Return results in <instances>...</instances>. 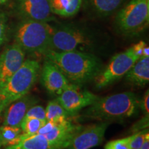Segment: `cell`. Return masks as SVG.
I'll return each mask as SVG.
<instances>
[{"label":"cell","mask_w":149,"mask_h":149,"mask_svg":"<svg viewBox=\"0 0 149 149\" xmlns=\"http://www.w3.org/2000/svg\"><path fill=\"white\" fill-rule=\"evenodd\" d=\"M140 149H149V134L146 135Z\"/></svg>","instance_id":"f1b7e54d"},{"label":"cell","mask_w":149,"mask_h":149,"mask_svg":"<svg viewBox=\"0 0 149 149\" xmlns=\"http://www.w3.org/2000/svg\"><path fill=\"white\" fill-rule=\"evenodd\" d=\"M81 128L69 120V118L55 122V126L51 132L44 135L48 140L59 142H70V139Z\"/></svg>","instance_id":"9a60e30c"},{"label":"cell","mask_w":149,"mask_h":149,"mask_svg":"<svg viewBox=\"0 0 149 149\" xmlns=\"http://www.w3.org/2000/svg\"><path fill=\"white\" fill-rule=\"evenodd\" d=\"M40 70V64L36 59H25L15 73L0 88V103L3 110L29 93L36 82Z\"/></svg>","instance_id":"277c9868"},{"label":"cell","mask_w":149,"mask_h":149,"mask_svg":"<svg viewBox=\"0 0 149 149\" xmlns=\"http://www.w3.org/2000/svg\"><path fill=\"white\" fill-rule=\"evenodd\" d=\"M126 79L134 85L143 86L149 81V57H141L126 74Z\"/></svg>","instance_id":"2e32d148"},{"label":"cell","mask_w":149,"mask_h":149,"mask_svg":"<svg viewBox=\"0 0 149 149\" xmlns=\"http://www.w3.org/2000/svg\"><path fill=\"white\" fill-rule=\"evenodd\" d=\"M44 57L61 70L70 84L79 86L94 79L102 68L98 57L88 52L51 50Z\"/></svg>","instance_id":"6da1fadb"},{"label":"cell","mask_w":149,"mask_h":149,"mask_svg":"<svg viewBox=\"0 0 149 149\" xmlns=\"http://www.w3.org/2000/svg\"><path fill=\"white\" fill-rule=\"evenodd\" d=\"M1 146H2V139H1V133H0V148H1Z\"/></svg>","instance_id":"d6a6232c"},{"label":"cell","mask_w":149,"mask_h":149,"mask_svg":"<svg viewBox=\"0 0 149 149\" xmlns=\"http://www.w3.org/2000/svg\"><path fill=\"white\" fill-rule=\"evenodd\" d=\"M146 46V44L144 42V41H140V42H139L138 43H137L135 45L132 46V48H133V51L135 52L136 55L140 58L141 56H142L143 49H144V48Z\"/></svg>","instance_id":"83f0119b"},{"label":"cell","mask_w":149,"mask_h":149,"mask_svg":"<svg viewBox=\"0 0 149 149\" xmlns=\"http://www.w3.org/2000/svg\"><path fill=\"white\" fill-rule=\"evenodd\" d=\"M149 23V0H130L115 17L119 32L131 36L142 32Z\"/></svg>","instance_id":"8992f818"},{"label":"cell","mask_w":149,"mask_h":149,"mask_svg":"<svg viewBox=\"0 0 149 149\" xmlns=\"http://www.w3.org/2000/svg\"><path fill=\"white\" fill-rule=\"evenodd\" d=\"M53 26L47 22L21 19L13 31L14 42L25 53L44 56L51 51Z\"/></svg>","instance_id":"3957f363"},{"label":"cell","mask_w":149,"mask_h":149,"mask_svg":"<svg viewBox=\"0 0 149 149\" xmlns=\"http://www.w3.org/2000/svg\"><path fill=\"white\" fill-rule=\"evenodd\" d=\"M93 43L94 40L91 35L82 28L72 24H61L53 26L51 51L85 52L91 48Z\"/></svg>","instance_id":"5b68a950"},{"label":"cell","mask_w":149,"mask_h":149,"mask_svg":"<svg viewBox=\"0 0 149 149\" xmlns=\"http://www.w3.org/2000/svg\"><path fill=\"white\" fill-rule=\"evenodd\" d=\"M107 123L93 124L80 128L70 139L68 149H90L101 144L104 140Z\"/></svg>","instance_id":"8fae6325"},{"label":"cell","mask_w":149,"mask_h":149,"mask_svg":"<svg viewBox=\"0 0 149 149\" xmlns=\"http://www.w3.org/2000/svg\"><path fill=\"white\" fill-rule=\"evenodd\" d=\"M69 143L48 140L44 135L36 134L22 139L17 144L6 146L4 149H65Z\"/></svg>","instance_id":"5bb4252c"},{"label":"cell","mask_w":149,"mask_h":149,"mask_svg":"<svg viewBox=\"0 0 149 149\" xmlns=\"http://www.w3.org/2000/svg\"><path fill=\"white\" fill-rule=\"evenodd\" d=\"M28 117H33L41 120L46 121L45 109L42 106L35 104L32 107L30 108L24 118H28Z\"/></svg>","instance_id":"603a6c76"},{"label":"cell","mask_w":149,"mask_h":149,"mask_svg":"<svg viewBox=\"0 0 149 149\" xmlns=\"http://www.w3.org/2000/svg\"><path fill=\"white\" fill-rule=\"evenodd\" d=\"M37 102L36 98L28 94L12 102L3 110V125L20 127L27 111Z\"/></svg>","instance_id":"4fadbf2b"},{"label":"cell","mask_w":149,"mask_h":149,"mask_svg":"<svg viewBox=\"0 0 149 149\" xmlns=\"http://www.w3.org/2000/svg\"><path fill=\"white\" fill-rule=\"evenodd\" d=\"M148 134V129L142 130L139 133L130 136L129 145L131 149H140L146 135Z\"/></svg>","instance_id":"7402d4cb"},{"label":"cell","mask_w":149,"mask_h":149,"mask_svg":"<svg viewBox=\"0 0 149 149\" xmlns=\"http://www.w3.org/2000/svg\"><path fill=\"white\" fill-rule=\"evenodd\" d=\"M51 13L63 17L77 15L83 4V0H48Z\"/></svg>","instance_id":"ac0fdd59"},{"label":"cell","mask_w":149,"mask_h":149,"mask_svg":"<svg viewBox=\"0 0 149 149\" xmlns=\"http://www.w3.org/2000/svg\"><path fill=\"white\" fill-rule=\"evenodd\" d=\"M41 82L48 92L57 95L73 86L61 70L47 59H45L41 70Z\"/></svg>","instance_id":"7c38bea8"},{"label":"cell","mask_w":149,"mask_h":149,"mask_svg":"<svg viewBox=\"0 0 149 149\" xmlns=\"http://www.w3.org/2000/svg\"><path fill=\"white\" fill-rule=\"evenodd\" d=\"M141 57H149V47L147 45L143 49Z\"/></svg>","instance_id":"f546056e"},{"label":"cell","mask_w":149,"mask_h":149,"mask_svg":"<svg viewBox=\"0 0 149 149\" xmlns=\"http://www.w3.org/2000/svg\"><path fill=\"white\" fill-rule=\"evenodd\" d=\"M46 122V121L41 120L33 117L24 118L20 126L22 131L21 140L32 135H36L40 128L45 124Z\"/></svg>","instance_id":"44dd1931"},{"label":"cell","mask_w":149,"mask_h":149,"mask_svg":"<svg viewBox=\"0 0 149 149\" xmlns=\"http://www.w3.org/2000/svg\"><path fill=\"white\" fill-rule=\"evenodd\" d=\"M25 56L24 50L15 42L3 50L0 55V88L22 66Z\"/></svg>","instance_id":"30bf717a"},{"label":"cell","mask_w":149,"mask_h":149,"mask_svg":"<svg viewBox=\"0 0 149 149\" xmlns=\"http://www.w3.org/2000/svg\"><path fill=\"white\" fill-rule=\"evenodd\" d=\"M139 107H141V109L144 112L145 116H148L149 114V91H147L145 93L144 97H143L142 100L141 101V103H139Z\"/></svg>","instance_id":"484cf974"},{"label":"cell","mask_w":149,"mask_h":149,"mask_svg":"<svg viewBox=\"0 0 149 149\" xmlns=\"http://www.w3.org/2000/svg\"><path fill=\"white\" fill-rule=\"evenodd\" d=\"M8 17L3 11L0 10V46L4 44L7 38Z\"/></svg>","instance_id":"cb8c5ba5"},{"label":"cell","mask_w":149,"mask_h":149,"mask_svg":"<svg viewBox=\"0 0 149 149\" xmlns=\"http://www.w3.org/2000/svg\"><path fill=\"white\" fill-rule=\"evenodd\" d=\"M3 111V109L2 107V106H1V103H0V117H1V113Z\"/></svg>","instance_id":"1f68e13d"},{"label":"cell","mask_w":149,"mask_h":149,"mask_svg":"<svg viewBox=\"0 0 149 149\" xmlns=\"http://www.w3.org/2000/svg\"><path fill=\"white\" fill-rule=\"evenodd\" d=\"M98 98L90 91L81 90L79 86L73 85L59 95L56 100L72 117L84 108L92 105Z\"/></svg>","instance_id":"9c48e42d"},{"label":"cell","mask_w":149,"mask_h":149,"mask_svg":"<svg viewBox=\"0 0 149 149\" xmlns=\"http://www.w3.org/2000/svg\"><path fill=\"white\" fill-rule=\"evenodd\" d=\"M139 103L132 92L99 97L84 112V116L97 120H120L132 116Z\"/></svg>","instance_id":"7a4b0ae2"},{"label":"cell","mask_w":149,"mask_h":149,"mask_svg":"<svg viewBox=\"0 0 149 149\" xmlns=\"http://www.w3.org/2000/svg\"><path fill=\"white\" fill-rule=\"evenodd\" d=\"M0 133L3 146H12L21 141L22 131L20 127L3 125L0 127Z\"/></svg>","instance_id":"ffe728a7"},{"label":"cell","mask_w":149,"mask_h":149,"mask_svg":"<svg viewBox=\"0 0 149 149\" xmlns=\"http://www.w3.org/2000/svg\"><path fill=\"white\" fill-rule=\"evenodd\" d=\"M55 122H52V121L46 120L45 124H44V125L40 128V130H38V132H37V134H38V135H46V134H47L49 133V132H51V130L53 129V128L55 127Z\"/></svg>","instance_id":"4316f807"},{"label":"cell","mask_w":149,"mask_h":149,"mask_svg":"<svg viewBox=\"0 0 149 149\" xmlns=\"http://www.w3.org/2000/svg\"><path fill=\"white\" fill-rule=\"evenodd\" d=\"M9 1H10V0H0V6L5 4V3L8 2Z\"/></svg>","instance_id":"4dcf8cb0"},{"label":"cell","mask_w":149,"mask_h":149,"mask_svg":"<svg viewBox=\"0 0 149 149\" xmlns=\"http://www.w3.org/2000/svg\"><path fill=\"white\" fill-rule=\"evenodd\" d=\"M129 137L109 141L105 146V149H131L129 145Z\"/></svg>","instance_id":"d4e9b609"},{"label":"cell","mask_w":149,"mask_h":149,"mask_svg":"<svg viewBox=\"0 0 149 149\" xmlns=\"http://www.w3.org/2000/svg\"><path fill=\"white\" fill-rule=\"evenodd\" d=\"M139 59L132 47L115 55L112 57L109 64L102 68L93 79L96 88H104L120 79L127 73Z\"/></svg>","instance_id":"52a82bcc"},{"label":"cell","mask_w":149,"mask_h":149,"mask_svg":"<svg viewBox=\"0 0 149 149\" xmlns=\"http://www.w3.org/2000/svg\"><path fill=\"white\" fill-rule=\"evenodd\" d=\"M13 8L21 19L47 23L55 20L48 0H14Z\"/></svg>","instance_id":"ba28073f"},{"label":"cell","mask_w":149,"mask_h":149,"mask_svg":"<svg viewBox=\"0 0 149 149\" xmlns=\"http://www.w3.org/2000/svg\"><path fill=\"white\" fill-rule=\"evenodd\" d=\"M45 111L47 121L59 122L71 117L57 100H52L48 102Z\"/></svg>","instance_id":"d6986e66"},{"label":"cell","mask_w":149,"mask_h":149,"mask_svg":"<svg viewBox=\"0 0 149 149\" xmlns=\"http://www.w3.org/2000/svg\"><path fill=\"white\" fill-rule=\"evenodd\" d=\"M126 0H83L89 10L100 17L109 16L118 10Z\"/></svg>","instance_id":"e0dca14e"}]
</instances>
